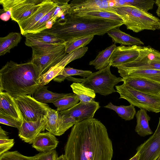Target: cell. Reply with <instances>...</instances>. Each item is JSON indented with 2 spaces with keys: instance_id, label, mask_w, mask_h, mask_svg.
<instances>
[{
  "instance_id": "cell-17",
  "label": "cell",
  "mask_w": 160,
  "mask_h": 160,
  "mask_svg": "<svg viewBox=\"0 0 160 160\" xmlns=\"http://www.w3.org/2000/svg\"><path fill=\"white\" fill-rule=\"evenodd\" d=\"M123 79V83L136 90L160 95V83L141 78L130 77Z\"/></svg>"
},
{
  "instance_id": "cell-15",
  "label": "cell",
  "mask_w": 160,
  "mask_h": 160,
  "mask_svg": "<svg viewBox=\"0 0 160 160\" xmlns=\"http://www.w3.org/2000/svg\"><path fill=\"white\" fill-rule=\"evenodd\" d=\"M45 117L37 121H28L26 120L22 116V122L18 130V136L24 142L32 144L38 135L45 130Z\"/></svg>"
},
{
  "instance_id": "cell-4",
  "label": "cell",
  "mask_w": 160,
  "mask_h": 160,
  "mask_svg": "<svg viewBox=\"0 0 160 160\" xmlns=\"http://www.w3.org/2000/svg\"><path fill=\"white\" fill-rule=\"evenodd\" d=\"M115 12L122 19L128 29L138 33L145 30L160 29V19L152 14L134 7H113Z\"/></svg>"
},
{
  "instance_id": "cell-12",
  "label": "cell",
  "mask_w": 160,
  "mask_h": 160,
  "mask_svg": "<svg viewBox=\"0 0 160 160\" xmlns=\"http://www.w3.org/2000/svg\"><path fill=\"white\" fill-rule=\"evenodd\" d=\"M87 47H83L72 52L67 53L65 57L45 73L39 77L38 82L41 86L45 85L57 75H59L63 69L69 63L82 57L88 51Z\"/></svg>"
},
{
  "instance_id": "cell-29",
  "label": "cell",
  "mask_w": 160,
  "mask_h": 160,
  "mask_svg": "<svg viewBox=\"0 0 160 160\" xmlns=\"http://www.w3.org/2000/svg\"><path fill=\"white\" fill-rule=\"evenodd\" d=\"M70 87L73 93L77 96L80 101L89 102L94 101L96 93L92 89L79 82H74Z\"/></svg>"
},
{
  "instance_id": "cell-50",
  "label": "cell",
  "mask_w": 160,
  "mask_h": 160,
  "mask_svg": "<svg viewBox=\"0 0 160 160\" xmlns=\"http://www.w3.org/2000/svg\"><path fill=\"white\" fill-rule=\"evenodd\" d=\"M156 160H160V156L157 158Z\"/></svg>"
},
{
  "instance_id": "cell-38",
  "label": "cell",
  "mask_w": 160,
  "mask_h": 160,
  "mask_svg": "<svg viewBox=\"0 0 160 160\" xmlns=\"http://www.w3.org/2000/svg\"><path fill=\"white\" fill-rule=\"evenodd\" d=\"M76 123L72 118L61 115L59 113L58 130L56 136H60Z\"/></svg>"
},
{
  "instance_id": "cell-45",
  "label": "cell",
  "mask_w": 160,
  "mask_h": 160,
  "mask_svg": "<svg viewBox=\"0 0 160 160\" xmlns=\"http://www.w3.org/2000/svg\"><path fill=\"white\" fill-rule=\"evenodd\" d=\"M9 139L8 133L0 127V139Z\"/></svg>"
},
{
  "instance_id": "cell-46",
  "label": "cell",
  "mask_w": 160,
  "mask_h": 160,
  "mask_svg": "<svg viewBox=\"0 0 160 160\" xmlns=\"http://www.w3.org/2000/svg\"><path fill=\"white\" fill-rule=\"evenodd\" d=\"M139 156V153L138 152H137L136 154L133 157L128 160H138Z\"/></svg>"
},
{
  "instance_id": "cell-48",
  "label": "cell",
  "mask_w": 160,
  "mask_h": 160,
  "mask_svg": "<svg viewBox=\"0 0 160 160\" xmlns=\"http://www.w3.org/2000/svg\"><path fill=\"white\" fill-rule=\"evenodd\" d=\"M156 13L158 16L160 17V6H158V8L156 10Z\"/></svg>"
},
{
  "instance_id": "cell-22",
  "label": "cell",
  "mask_w": 160,
  "mask_h": 160,
  "mask_svg": "<svg viewBox=\"0 0 160 160\" xmlns=\"http://www.w3.org/2000/svg\"><path fill=\"white\" fill-rule=\"evenodd\" d=\"M123 78L130 77L144 78L160 83V70L150 69H135L118 70Z\"/></svg>"
},
{
  "instance_id": "cell-35",
  "label": "cell",
  "mask_w": 160,
  "mask_h": 160,
  "mask_svg": "<svg viewBox=\"0 0 160 160\" xmlns=\"http://www.w3.org/2000/svg\"><path fill=\"white\" fill-rule=\"evenodd\" d=\"M94 36L75 38L65 42L66 53L72 52L80 48L85 47L93 39Z\"/></svg>"
},
{
  "instance_id": "cell-8",
  "label": "cell",
  "mask_w": 160,
  "mask_h": 160,
  "mask_svg": "<svg viewBox=\"0 0 160 160\" xmlns=\"http://www.w3.org/2000/svg\"><path fill=\"white\" fill-rule=\"evenodd\" d=\"M43 0H0L4 12L11 11V18L18 23L30 17Z\"/></svg>"
},
{
  "instance_id": "cell-42",
  "label": "cell",
  "mask_w": 160,
  "mask_h": 160,
  "mask_svg": "<svg viewBox=\"0 0 160 160\" xmlns=\"http://www.w3.org/2000/svg\"><path fill=\"white\" fill-rule=\"evenodd\" d=\"M35 160H56L58 157L55 149L49 152H40L32 156Z\"/></svg>"
},
{
  "instance_id": "cell-41",
  "label": "cell",
  "mask_w": 160,
  "mask_h": 160,
  "mask_svg": "<svg viewBox=\"0 0 160 160\" xmlns=\"http://www.w3.org/2000/svg\"><path fill=\"white\" fill-rule=\"evenodd\" d=\"M0 123L20 129L22 122L0 112Z\"/></svg>"
},
{
  "instance_id": "cell-2",
  "label": "cell",
  "mask_w": 160,
  "mask_h": 160,
  "mask_svg": "<svg viewBox=\"0 0 160 160\" xmlns=\"http://www.w3.org/2000/svg\"><path fill=\"white\" fill-rule=\"evenodd\" d=\"M123 24V22L68 13L64 18L56 20L50 28L43 31L65 42L75 38L102 36L110 29Z\"/></svg>"
},
{
  "instance_id": "cell-9",
  "label": "cell",
  "mask_w": 160,
  "mask_h": 160,
  "mask_svg": "<svg viewBox=\"0 0 160 160\" xmlns=\"http://www.w3.org/2000/svg\"><path fill=\"white\" fill-rule=\"evenodd\" d=\"M23 117L26 121L34 122L44 117L51 108L47 104L41 103L30 95L14 98Z\"/></svg>"
},
{
  "instance_id": "cell-25",
  "label": "cell",
  "mask_w": 160,
  "mask_h": 160,
  "mask_svg": "<svg viewBox=\"0 0 160 160\" xmlns=\"http://www.w3.org/2000/svg\"><path fill=\"white\" fill-rule=\"evenodd\" d=\"M48 87L45 85L39 86L33 94L34 98L37 101L42 103H53L57 100L68 94L53 92L48 90Z\"/></svg>"
},
{
  "instance_id": "cell-31",
  "label": "cell",
  "mask_w": 160,
  "mask_h": 160,
  "mask_svg": "<svg viewBox=\"0 0 160 160\" xmlns=\"http://www.w3.org/2000/svg\"><path fill=\"white\" fill-rule=\"evenodd\" d=\"M116 68L118 70L135 69H150L160 70V60L144 62L133 61L118 66Z\"/></svg>"
},
{
  "instance_id": "cell-44",
  "label": "cell",
  "mask_w": 160,
  "mask_h": 160,
  "mask_svg": "<svg viewBox=\"0 0 160 160\" xmlns=\"http://www.w3.org/2000/svg\"><path fill=\"white\" fill-rule=\"evenodd\" d=\"M1 19L4 21L8 20L11 18V11H8L1 14L0 17Z\"/></svg>"
},
{
  "instance_id": "cell-11",
  "label": "cell",
  "mask_w": 160,
  "mask_h": 160,
  "mask_svg": "<svg viewBox=\"0 0 160 160\" xmlns=\"http://www.w3.org/2000/svg\"><path fill=\"white\" fill-rule=\"evenodd\" d=\"M138 160H156L160 156V117L157 128L152 135L138 146Z\"/></svg>"
},
{
  "instance_id": "cell-14",
  "label": "cell",
  "mask_w": 160,
  "mask_h": 160,
  "mask_svg": "<svg viewBox=\"0 0 160 160\" xmlns=\"http://www.w3.org/2000/svg\"><path fill=\"white\" fill-rule=\"evenodd\" d=\"M141 46L134 45L117 47L110 58L109 65L116 67L118 66L132 62L138 57Z\"/></svg>"
},
{
  "instance_id": "cell-39",
  "label": "cell",
  "mask_w": 160,
  "mask_h": 160,
  "mask_svg": "<svg viewBox=\"0 0 160 160\" xmlns=\"http://www.w3.org/2000/svg\"><path fill=\"white\" fill-rule=\"evenodd\" d=\"M56 6L57 5L56 7L45 14L35 24L28 33L38 32L46 29V25L52 18Z\"/></svg>"
},
{
  "instance_id": "cell-23",
  "label": "cell",
  "mask_w": 160,
  "mask_h": 160,
  "mask_svg": "<svg viewBox=\"0 0 160 160\" xmlns=\"http://www.w3.org/2000/svg\"><path fill=\"white\" fill-rule=\"evenodd\" d=\"M147 112L146 110L141 108L135 115L137 124L135 130L141 137H144L153 133L150 128L148 123L151 118Z\"/></svg>"
},
{
  "instance_id": "cell-49",
  "label": "cell",
  "mask_w": 160,
  "mask_h": 160,
  "mask_svg": "<svg viewBox=\"0 0 160 160\" xmlns=\"http://www.w3.org/2000/svg\"><path fill=\"white\" fill-rule=\"evenodd\" d=\"M155 3L158 6H160V0L155 1Z\"/></svg>"
},
{
  "instance_id": "cell-5",
  "label": "cell",
  "mask_w": 160,
  "mask_h": 160,
  "mask_svg": "<svg viewBox=\"0 0 160 160\" xmlns=\"http://www.w3.org/2000/svg\"><path fill=\"white\" fill-rule=\"evenodd\" d=\"M31 62L36 68L39 77L61 61L67 54L65 42L62 43L33 46Z\"/></svg>"
},
{
  "instance_id": "cell-21",
  "label": "cell",
  "mask_w": 160,
  "mask_h": 160,
  "mask_svg": "<svg viewBox=\"0 0 160 160\" xmlns=\"http://www.w3.org/2000/svg\"><path fill=\"white\" fill-rule=\"evenodd\" d=\"M119 27H118L113 28L107 32L114 43H119L121 45H128L129 46L144 45V43L140 39L121 31Z\"/></svg>"
},
{
  "instance_id": "cell-18",
  "label": "cell",
  "mask_w": 160,
  "mask_h": 160,
  "mask_svg": "<svg viewBox=\"0 0 160 160\" xmlns=\"http://www.w3.org/2000/svg\"><path fill=\"white\" fill-rule=\"evenodd\" d=\"M25 44L28 46L62 43L65 42L54 35L44 31L36 33H28L24 35Z\"/></svg>"
},
{
  "instance_id": "cell-26",
  "label": "cell",
  "mask_w": 160,
  "mask_h": 160,
  "mask_svg": "<svg viewBox=\"0 0 160 160\" xmlns=\"http://www.w3.org/2000/svg\"><path fill=\"white\" fill-rule=\"evenodd\" d=\"M22 36L20 33L11 32L7 36L0 38V55L9 53L10 50L17 46L20 42Z\"/></svg>"
},
{
  "instance_id": "cell-37",
  "label": "cell",
  "mask_w": 160,
  "mask_h": 160,
  "mask_svg": "<svg viewBox=\"0 0 160 160\" xmlns=\"http://www.w3.org/2000/svg\"><path fill=\"white\" fill-rule=\"evenodd\" d=\"M59 112L51 108L45 116V129L56 136L58 128V119Z\"/></svg>"
},
{
  "instance_id": "cell-40",
  "label": "cell",
  "mask_w": 160,
  "mask_h": 160,
  "mask_svg": "<svg viewBox=\"0 0 160 160\" xmlns=\"http://www.w3.org/2000/svg\"><path fill=\"white\" fill-rule=\"evenodd\" d=\"M0 160H35L32 157L24 156L17 151H8L0 156Z\"/></svg>"
},
{
  "instance_id": "cell-47",
  "label": "cell",
  "mask_w": 160,
  "mask_h": 160,
  "mask_svg": "<svg viewBox=\"0 0 160 160\" xmlns=\"http://www.w3.org/2000/svg\"><path fill=\"white\" fill-rule=\"evenodd\" d=\"M56 160H66L64 154H62L58 157Z\"/></svg>"
},
{
  "instance_id": "cell-24",
  "label": "cell",
  "mask_w": 160,
  "mask_h": 160,
  "mask_svg": "<svg viewBox=\"0 0 160 160\" xmlns=\"http://www.w3.org/2000/svg\"><path fill=\"white\" fill-rule=\"evenodd\" d=\"M116 47L115 43L113 44L100 51L95 59L90 62L89 65L94 66L97 70L106 68L109 64L110 58Z\"/></svg>"
},
{
  "instance_id": "cell-16",
  "label": "cell",
  "mask_w": 160,
  "mask_h": 160,
  "mask_svg": "<svg viewBox=\"0 0 160 160\" xmlns=\"http://www.w3.org/2000/svg\"><path fill=\"white\" fill-rule=\"evenodd\" d=\"M56 6L54 0H43L38 8L30 17L18 23L21 34L24 36L28 33L45 14Z\"/></svg>"
},
{
  "instance_id": "cell-3",
  "label": "cell",
  "mask_w": 160,
  "mask_h": 160,
  "mask_svg": "<svg viewBox=\"0 0 160 160\" xmlns=\"http://www.w3.org/2000/svg\"><path fill=\"white\" fill-rule=\"evenodd\" d=\"M39 77L31 61L20 64L8 62L0 70V92L5 91L14 98L31 96L41 86Z\"/></svg>"
},
{
  "instance_id": "cell-36",
  "label": "cell",
  "mask_w": 160,
  "mask_h": 160,
  "mask_svg": "<svg viewBox=\"0 0 160 160\" xmlns=\"http://www.w3.org/2000/svg\"><path fill=\"white\" fill-rule=\"evenodd\" d=\"M92 73V72L90 71L77 69L68 67H65L60 74L55 77L53 80L55 82H61L69 76L79 75L86 78L89 77Z\"/></svg>"
},
{
  "instance_id": "cell-32",
  "label": "cell",
  "mask_w": 160,
  "mask_h": 160,
  "mask_svg": "<svg viewBox=\"0 0 160 160\" xmlns=\"http://www.w3.org/2000/svg\"><path fill=\"white\" fill-rule=\"evenodd\" d=\"M57 6L51 19L48 22L47 27L51 28L56 20L64 18L68 13L70 6L68 2L70 0H54Z\"/></svg>"
},
{
  "instance_id": "cell-7",
  "label": "cell",
  "mask_w": 160,
  "mask_h": 160,
  "mask_svg": "<svg viewBox=\"0 0 160 160\" xmlns=\"http://www.w3.org/2000/svg\"><path fill=\"white\" fill-rule=\"evenodd\" d=\"M119 98L127 100L129 103L140 109L155 113L160 112V95L151 94L136 90L123 83L115 86Z\"/></svg>"
},
{
  "instance_id": "cell-13",
  "label": "cell",
  "mask_w": 160,
  "mask_h": 160,
  "mask_svg": "<svg viewBox=\"0 0 160 160\" xmlns=\"http://www.w3.org/2000/svg\"><path fill=\"white\" fill-rule=\"evenodd\" d=\"M100 108L99 102L95 101L89 102H80L67 110L60 112L62 115L70 117L76 122L93 118L96 112Z\"/></svg>"
},
{
  "instance_id": "cell-33",
  "label": "cell",
  "mask_w": 160,
  "mask_h": 160,
  "mask_svg": "<svg viewBox=\"0 0 160 160\" xmlns=\"http://www.w3.org/2000/svg\"><path fill=\"white\" fill-rule=\"evenodd\" d=\"M80 101L77 96L74 93H68L66 96L54 102L53 103L59 112L72 108Z\"/></svg>"
},
{
  "instance_id": "cell-28",
  "label": "cell",
  "mask_w": 160,
  "mask_h": 160,
  "mask_svg": "<svg viewBox=\"0 0 160 160\" xmlns=\"http://www.w3.org/2000/svg\"><path fill=\"white\" fill-rule=\"evenodd\" d=\"M114 0V7L131 6L147 12L152 9L155 3L154 0Z\"/></svg>"
},
{
  "instance_id": "cell-10",
  "label": "cell",
  "mask_w": 160,
  "mask_h": 160,
  "mask_svg": "<svg viewBox=\"0 0 160 160\" xmlns=\"http://www.w3.org/2000/svg\"><path fill=\"white\" fill-rule=\"evenodd\" d=\"M69 5L70 8L68 13H84L97 10L115 12L114 0H73L71 1Z\"/></svg>"
},
{
  "instance_id": "cell-6",
  "label": "cell",
  "mask_w": 160,
  "mask_h": 160,
  "mask_svg": "<svg viewBox=\"0 0 160 160\" xmlns=\"http://www.w3.org/2000/svg\"><path fill=\"white\" fill-rule=\"evenodd\" d=\"M109 65L102 70L92 73L88 77L83 78H77L69 76L66 79L69 81L79 82L89 88L96 93L104 96L116 92L114 87L119 82H123V79L117 77L111 72Z\"/></svg>"
},
{
  "instance_id": "cell-20",
  "label": "cell",
  "mask_w": 160,
  "mask_h": 160,
  "mask_svg": "<svg viewBox=\"0 0 160 160\" xmlns=\"http://www.w3.org/2000/svg\"><path fill=\"white\" fill-rule=\"evenodd\" d=\"M0 112L22 122V115L14 98L6 92H0Z\"/></svg>"
},
{
  "instance_id": "cell-34",
  "label": "cell",
  "mask_w": 160,
  "mask_h": 160,
  "mask_svg": "<svg viewBox=\"0 0 160 160\" xmlns=\"http://www.w3.org/2000/svg\"><path fill=\"white\" fill-rule=\"evenodd\" d=\"M160 60V52L150 47L141 46L138 57L134 61L144 62Z\"/></svg>"
},
{
  "instance_id": "cell-30",
  "label": "cell",
  "mask_w": 160,
  "mask_h": 160,
  "mask_svg": "<svg viewBox=\"0 0 160 160\" xmlns=\"http://www.w3.org/2000/svg\"><path fill=\"white\" fill-rule=\"evenodd\" d=\"M104 107L114 111L120 117L125 121L133 119L136 113L134 106L131 104L128 106H117L110 102Z\"/></svg>"
},
{
  "instance_id": "cell-27",
  "label": "cell",
  "mask_w": 160,
  "mask_h": 160,
  "mask_svg": "<svg viewBox=\"0 0 160 160\" xmlns=\"http://www.w3.org/2000/svg\"><path fill=\"white\" fill-rule=\"evenodd\" d=\"M70 14L87 18L107 19L123 22L122 18L115 12L103 10H97L87 12L68 13Z\"/></svg>"
},
{
  "instance_id": "cell-43",
  "label": "cell",
  "mask_w": 160,
  "mask_h": 160,
  "mask_svg": "<svg viewBox=\"0 0 160 160\" xmlns=\"http://www.w3.org/2000/svg\"><path fill=\"white\" fill-rule=\"evenodd\" d=\"M13 139H0V156L8 151L14 146Z\"/></svg>"
},
{
  "instance_id": "cell-19",
  "label": "cell",
  "mask_w": 160,
  "mask_h": 160,
  "mask_svg": "<svg viewBox=\"0 0 160 160\" xmlns=\"http://www.w3.org/2000/svg\"><path fill=\"white\" fill-rule=\"evenodd\" d=\"M55 136L49 132H40L34 140L32 147L40 152H49L54 150L59 142Z\"/></svg>"
},
{
  "instance_id": "cell-1",
  "label": "cell",
  "mask_w": 160,
  "mask_h": 160,
  "mask_svg": "<svg viewBox=\"0 0 160 160\" xmlns=\"http://www.w3.org/2000/svg\"><path fill=\"white\" fill-rule=\"evenodd\" d=\"M113 152L106 128L92 118L72 127L64 155L66 160H112Z\"/></svg>"
}]
</instances>
